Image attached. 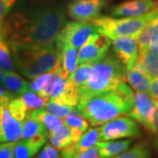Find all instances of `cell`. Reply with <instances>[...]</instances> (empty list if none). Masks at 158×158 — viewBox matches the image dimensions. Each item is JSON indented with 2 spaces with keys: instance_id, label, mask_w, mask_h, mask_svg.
I'll use <instances>...</instances> for the list:
<instances>
[{
  "instance_id": "obj_1",
  "label": "cell",
  "mask_w": 158,
  "mask_h": 158,
  "mask_svg": "<svg viewBox=\"0 0 158 158\" xmlns=\"http://www.w3.org/2000/svg\"><path fill=\"white\" fill-rule=\"evenodd\" d=\"M62 6H44L15 11L1 24V38L8 43L52 47L66 24Z\"/></svg>"
},
{
  "instance_id": "obj_2",
  "label": "cell",
  "mask_w": 158,
  "mask_h": 158,
  "mask_svg": "<svg viewBox=\"0 0 158 158\" xmlns=\"http://www.w3.org/2000/svg\"><path fill=\"white\" fill-rule=\"evenodd\" d=\"M135 94L125 81L115 90L93 97L79 111L91 126H101L128 114L135 106Z\"/></svg>"
},
{
  "instance_id": "obj_3",
  "label": "cell",
  "mask_w": 158,
  "mask_h": 158,
  "mask_svg": "<svg viewBox=\"0 0 158 158\" xmlns=\"http://www.w3.org/2000/svg\"><path fill=\"white\" fill-rule=\"evenodd\" d=\"M126 73L123 64L113 53L108 54L103 60L93 63L90 77L78 90V110L96 95L115 90L120 83L126 81Z\"/></svg>"
},
{
  "instance_id": "obj_4",
  "label": "cell",
  "mask_w": 158,
  "mask_h": 158,
  "mask_svg": "<svg viewBox=\"0 0 158 158\" xmlns=\"http://www.w3.org/2000/svg\"><path fill=\"white\" fill-rule=\"evenodd\" d=\"M8 44L16 67L29 78L51 72L56 68L58 54L56 46L41 47L19 42Z\"/></svg>"
},
{
  "instance_id": "obj_5",
  "label": "cell",
  "mask_w": 158,
  "mask_h": 158,
  "mask_svg": "<svg viewBox=\"0 0 158 158\" xmlns=\"http://www.w3.org/2000/svg\"><path fill=\"white\" fill-rule=\"evenodd\" d=\"M157 7L145 15L139 17L113 18L98 16L90 22L97 29V32L113 40L118 37L135 36L139 37L141 31L155 16Z\"/></svg>"
},
{
  "instance_id": "obj_6",
  "label": "cell",
  "mask_w": 158,
  "mask_h": 158,
  "mask_svg": "<svg viewBox=\"0 0 158 158\" xmlns=\"http://www.w3.org/2000/svg\"><path fill=\"white\" fill-rule=\"evenodd\" d=\"M100 140L114 141L122 138H135L141 135V130L138 125L131 117H118L102 125Z\"/></svg>"
},
{
  "instance_id": "obj_7",
  "label": "cell",
  "mask_w": 158,
  "mask_h": 158,
  "mask_svg": "<svg viewBox=\"0 0 158 158\" xmlns=\"http://www.w3.org/2000/svg\"><path fill=\"white\" fill-rule=\"evenodd\" d=\"M112 44V40L108 37L95 33L92 34L78 51V62L81 63H96L103 60L108 55Z\"/></svg>"
},
{
  "instance_id": "obj_8",
  "label": "cell",
  "mask_w": 158,
  "mask_h": 158,
  "mask_svg": "<svg viewBox=\"0 0 158 158\" xmlns=\"http://www.w3.org/2000/svg\"><path fill=\"white\" fill-rule=\"evenodd\" d=\"M107 3V0H70L67 6V14L76 21L90 23L99 16Z\"/></svg>"
},
{
  "instance_id": "obj_9",
  "label": "cell",
  "mask_w": 158,
  "mask_h": 158,
  "mask_svg": "<svg viewBox=\"0 0 158 158\" xmlns=\"http://www.w3.org/2000/svg\"><path fill=\"white\" fill-rule=\"evenodd\" d=\"M95 33H98L97 29L91 23L69 21L64 25L56 40L80 48Z\"/></svg>"
},
{
  "instance_id": "obj_10",
  "label": "cell",
  "mask_w": 158,
  "mask_h": 158,
  "mask_svg": "<svg viewBox=\"0 0 158 158\" xmlns=\"http://www.w3.org/2000/svg\"><path fill=\"white\" fill-rule=\"evenodd\" d=\"M113 53L123 64L126 72L135 67L139 57L138 37L123 36L112 40Z\"/></svg>"
},
{
  "instance_id": "obj_11",
  "label": "cell",
  "mask_w": 158,
  "mask_h": 158,
  "mask_svg": "<svg viewBox=\"0 0 158 158\" xmlns=\"http://www.w3.org/2000/svg\"><path fill=\"white\" fill-rule=\"evenodd\" d=\"M157 107V105L149 94L137 91L135 98V106L127 115L143 125L146 129L149 131Z\"/></svg>"
},
{
  "instance_id": "obj_12",
  "label": "cell",
  "mask_w": 158,
  "mask_h": 158,
  "mask_svg": "<svg viewBox=\"0 0 158 158\" xmlns=\"http://www.w3.org/2000/svg\"><path fill=\"white\" fill-rule=\"evenodd\" d=\"M23 123L9 112L7 106H0V141L16 142L22 138Z\"/></svg>"
},
{
  "instance_id": "obj_13",
  "label": "cell",
  "mask_w": 158,
  "mask_h": 158,
  "mask_svg": "<svg viewBox=\"0 0 158 158\" xmlns=\"http://www.w3.org/2000/svg\"><path fill=\"white\" fill-rule=\"evenodd\" d=\"M56 48L58 54V69L61 76L68 79L77 69V48L66 42L56 40Z\"/></svg>"
},
{
  "instance_id": "obj_14",
  "label": "cell",
  "mask_w": 158,
  "mask_h": 158,
  "mask_svg": "<svg viewBox=\"0 0 158 158\" xmlns=\"http://www.w3.org/2000/svg\"><path fill=\"white\" fill-rule=\"evenodd\" d=\"M157 7L154 0H127L113 7L111 14L114 17H139Z\"/></svg>"
},
{
  "instance_id": "obj_15",
  "label": "cell",
  "mask_w": 158,
  "mask_h": 158,
  "mask_svg": "<svg viewBox=\"0 0 158 158\" xmlns=\"http://www.w3.org/2000/svg\"><path fill=\"white\" fill-rule=\"evenodd\" d=\"M48 135H40L28 140L16 142L14 148V158H32L46 144Z\"/></svg>"
},
{
  "instance_id": "obj_16",
  "label": "cell",
  "mask_w": 158,
  "mask_h": 158,
  "mask_svg": "<svg viewBox=\"0 0 158 158\" xmlns=\"http://www.w3.org/2000/svg\"><path fill=\"white\" fill-rule=\"evenodd\" d=\"M126 81L130 86L139 92H144L149 94L152 79H150L145 73H143L141 69L135 67L126 73Z\"/></svg>"
},
{
  "instance_id": "obj_17",
  "label": "cell",
  "mask_w": 158,
  "mask_h": 158,
  "mask_svg": "<svg viewBox=\"0 0 158 158\" xmlns=\"http://www.w3.org/2000/svg\"><path fill=\"white\" fill-rule=\"evenodd\" d=\"M135 66L150 79H158V56L151 51L139 53Z\"/></svg>"
},
{
  "instance_id": "obj_18",
  "label": "cell",
  "mask_w": 158,
  "mask_h": 158,
  "mask_svg": "<svg viewBox=\"0 0 158 158\" xmlns=\"http://www.w3.org/2000/svg\"><path fill=\"white\" fill-rule=\"evenodd\" d=\"M131 143V140L104 141H98L97 143V147L98 148L100 157L112 158L125 152L130 147Z\"/></svg>"
},
{
  "instance_id": "obj_19",
  "label": "cell",
  "mask_w": 158,
  "mask_h": 158,
  "mask_svg": "<svg viewBox=\"0 0 158 158\" xmlns=\"http://www.w3.org/2000/svg\"><path fill=\"white\" fill-rule=\"evenodd\" d=\"M0 74L2 85L17 97H19L24 91L28 90V83L15 72H5L1 69Z\"/></svg>"
},
{
  "instance_id": "obj_20",
  "label": "cell",
  "mask_w": 158,
  "mask_h": 158,
  "mask_svg": "<svg viewBox=\"0 0 158 158\" xmlns=\"http://www.w3.org/2000/svg\"><path fill=\"white\" fill-rule=\"evenodd\" d=\"M40 135H49V133L39 118L32 113L27 112V118L23 123V140H28Z\"/></svg>"
},
{
  "instance_id": "obj_21",
  "label": "cell",
  "mask_w": 158,
  "mask_h": 158,
  "mask_svg": "<svg viewBox=\"0 0 158 158\" xmlns=\"http://www.w3.org/2000/svg\"><path fill=\"white\" fill-rule=\"evenodd\" d=\"M156 34H158V7L155 16L148 23L147 26L143 28L138 37L139 53H144L148 51L150 40L152 39L153 35Z\"/></svg>"
},
{
  "instance_id": "obj_22",
  "label": "cell",
  "mask_w": 158,
  "mask_h": 158,
  "mask_svg": "<svg viewBox=\"0 0 158 158\" xmlns=\"http://www.w3.org/2000/svg\"><path fill=\"white\" fill-rule=\"evenodd\" d=\"M48 138L51 144L57 149H63L74 144L71 137V128L67 125H64L55 132L49 133Z\"/></svg>"
},
{
  "instance_id": "obj_23",
  "label": "cell",
  "mask_w": 158,
  "mask_h": 158,
  "mask_svg": "<svg viewBox=\"0 0 158 158\" xmlns=\"http://www.w3.org/2000/svg\"><path fill=\"white\" fill-rule=\"evenodd\" d=\"M30 113H33L36 118H39L40 120L44 124L47 130L48 131V133L55 132L65 125L64 119L48 113L46 109L45 110L40 109V110L30 111Z\"/></svg>"
},
{
  "instance_id": "obj_24",
  "label": "cell",
  "mask_w": 158,
  "mask_h": 158,
  "mask_svg": "<svg viewBox=\"0 0 158 158\" xmlns=\"http://www.w3.org/2000/svg\"><path fill=\"white\" fill-rule=\"evenodd\" d=\"M100 140V130L99 128H89L83 134L76 144H73L74 148L77 152H82L94 147Z\"/></svg>"
},
{
  "instance_id": "obj_25",
  "label": "cell",
  "mask_w": 158,
  "mask_h": 158,
  "mask_svg": "<svg viewBox=\"0 0 158 158\" xmlns=\"http://www.w3.org/2000/svg\"><path fill=\"white\" fill-rule=\"evenodd\" d=\"M92 63H81L78 65L76 71L69 77L68 80L69 83H71L76 88L79 90V88L89 80L92 74Z\"/></svg>"
},
{
  "instance_id": "obj_26",
  "label": "cell",
  "mask_w": 158,
  "mask_h": 158,
  "mask_svg": "<svg viewBox=\"0 0 158 158\" xmlns=\"http://www.w3.org/2000/svg\"><path fill=\"white\" fill-rule=\"evenodd\" d=\"M11 48L6 40H0V65L5 72H14V61Z\"/></svg>"
},
{
  "instance_id": "obj_27",
  "label": "cell",
  "mask_w": 158,
  "mask_h": 158,
  "mask_svg": "<svg viewBox=\"0 0 158 158\" xmlns=\"http://www.w3.org/2000/svg\"><path fill=\"white\" fill-rule=\"evenodd\" d=\"M20 98L25 103L26 106L27 108V112L34 111V110H40L46 106L45 100H43L34 91L27 90L20 94Z\"/></svg>"
},
{
  "instance_id": "obj_28",
  "label": "cell",
  "mask_w": 158,
  "mask_h": 158,
  "mask_svg": "<svg viewBox=\"0 0 158 158\" xmlns=\"http://www.w3.org/2000/svg\"><path fill=\"white\" fill-rule=\"evenodd\" d=\"M113 158H151V154L147 143L139 142L129 150Z\"/></svg>"
},
{
  "instance_id": "obj_29",
  "label": "cell",
  "mask_w": 158,
  "mask_h": 158,
  "mask_svg": "<svg viewBox=\"0 0 158 158\" xmlns=\"http://www.w3.org/2000/svg\"><path fill=\"white\" fill-rule=\"evenodd\" d=\"M64 122L65 125H67L69 127L77 128L83 132L87 131L89 127V121L82 115L77 107L66 118H64Z\"/></svg>"
},
{
  "instance_id": "obj_30",
  "label": "cell",
  "mask_w": 158,
  "mask_h": 158,
  "mask_svg": "<svg viewBox=\"0 0 158 158\" xmlns=\"http://www.w3.org/2000/svg\"><path fill=\"white\" fill-rule=\"evenodd\" d=\"M61 156L62 158H98L99 156V151L98 148L96 146L82 152H77L72 144L62 149Z\"/></svg>"
},
{
  "instance_id": "obj_31",
  "label": "cell",
  "mask_w": 158,
  "mask_h": 158,
  "mask_svg": "<svg viewBox=\"0 0 158 158\" xmlns=\"http://www.w3.org/2000/svg\"><path fill=\"white\" fill-rule=\"evenodd\" d=\"M45 108L48 113H52L60 118H66L76 109L75 106L61 105V104H58L56 102L51 101V100L46 103Z\"/></svg>"
},
{
  "instance_id": "obj_32",
  "label": "cell",
  "mask_w": 158,
  "mask_h": 158,
  "mask_svg": "<svg viewBox=\"0 0 158 158\" xmlns=\"http://www.w3.org/2000/svg\"><path fill=\"white\" fill-rule=\"evenodd\" d=\"M52 73H53V71L41 74L40 76L35 77L34 78L32 79V81L30 83H28V90H32L35 93H38L48 83V81L50 80L51 77H52Z\"/></svg>"
},
{
  "instance_id": "obj_33",
  "label": "cell",
  "mask_w": 158,
  "mask_h": 158,
  "mask_svg": "<svg viewBox=\"0 0 158 158\" xmlns=\"http://www.w3.org/2000/svg\"><path fill=\"white\" fill-rule=\"evenodd\" d=\"M17 0H0V21L3 24Z\"/></svg>"
},
{
  "instance_id": "obj_34",
  "label": "cell",
  "mask_w": 158,
  "mask_h": 158,
  "mask_svg": "<svg viewBox=\"0 0 158 158\" xmlns=\"http://www.w3.org/2000/svg\"><path fill=\"white\" fill-rule=\"evenodd\" d=\"M35 158H61L56 148L52 147L49 144H46L42 150Z\"/></svg>"
},
{
  "instance_id": "obj_35",
  "label": "cell",
  "mask_w": 158,
  "mask_h": 158,
  "mask_svg": "<svg viewBox=\"0 0 158 158\" xmlns=\"http://www.w3.org/2000/svg\"><path fill=\"white\" fill-rule=\"evenodd\" d=\"M16 142H4L0 146V158H14Z\"/></svg>"
},
{
  "instance_id": "obj_36",
  "label": "cell",
  "mask_w": 158,
  "mask_h": 158,
  "mask_svg": "<svg viewBox=\"0 0 158 158\" xmlns=\"http://www.w3.org/2000/svg\"><path fill=\"white\" fill-rule=\"evenodd\" d=\"M15 98H18L15 94H13L10 90L5 89L3 86H1V89H0V106L9 105L10 102L13 100Z\"/></svg>"
},
{
  "instance_id": "obj_37",
  "label": "cell",
  "mask_w": 158,
  "mask_h": 158,
  "mask_svg": "<svg viewBox=\"0 0 158 158\" xmlns=\"http://www.w3.org/2000/svg\"><path fill=\"white\" fill-rule=\"evenodd\" d=\"M149 96L153 98L158 106V79H155L152 81V85L149 91Z\"/></svg>"
},
{
  "instance_id": "obj_38",
  "label": "cell",
  "mask_w": 158,
  "mask_h": 158,
  "mask_svg": "<svg viewBox=\"0 0 158 158\" xmlns=\"http://www.w3.org/2000/svg\"><path fill=\"white\" fill-rule=\"evenodd\" d=\"M148 132L156 136V140H158V107L156 108V111L155 115H154L151 128H150V130Z\"/></svg>"
},
{
  "instance_id": "obj_39",
  "label": "cell",
  "mask_w": 158,
  "mask_h": 158,
  "mask_svg": "<svg viewBox=\"0 0 158 158\" xmlns=\"http://www.w3.org/2000/svg\"><path fill=\"white\" fill-rule=\"evenodd\" d=\"M148 50L151 51L154 54H156V56H158V34H156L153 35L152 39H151L150 43H149Z\"/></svg>"
},
{
  "instance_id": "obj_40",
  "label": "cell",
  "mask_w": 158,
  "mask_h": 158,
  "mask_svg": "<svg viewBox=\"0 0 158 158\" xmlns=\"http://www.w3.org/2000/svg\"><path fill=\"white\" fill-rule=\"evenodd\" d=\"M155 145H156V146L158 148V140H156V143H155Z\"/></svg>"
},
{
  "instance_id": "obj_41",
  "label": "cell",
  "mask_w": 158,
  "mask_h": 158,
  "mask_svg": "<svg viewBox=\"0 0 158 158\" xmlns=\"http://www.w3.org/2000/svg\"><path fill=\"white\" fill-rule=\"evenodd\" d=\"M157 7H158V1H157Z\"/></svg>"
}]
</instances>
